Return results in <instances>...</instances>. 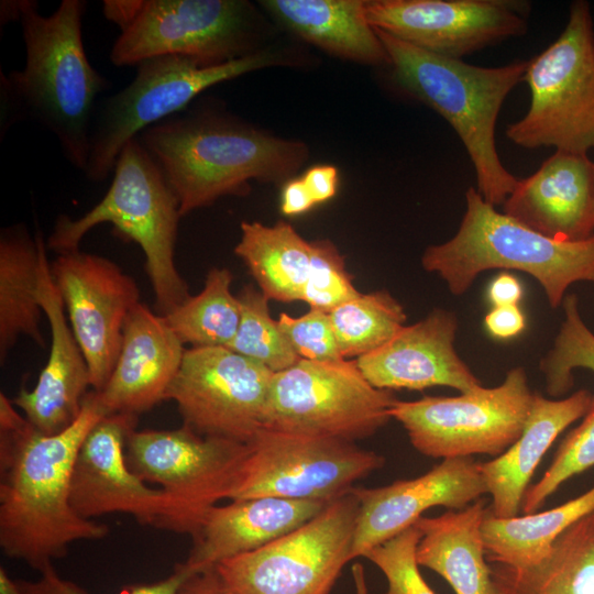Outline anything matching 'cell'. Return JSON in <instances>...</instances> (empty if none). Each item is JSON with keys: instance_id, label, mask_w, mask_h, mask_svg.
I'll return each mask as SVG.
<instances>
[{"instance_id": "6da1fadb", "label": "cell", "mask_w": 594, "mask_h": 594, "mask_svg": "<svg viewBox=\"0 0 594 594\" xmlns=\"http://www.w3.org/2000/svg\"><path fill=\"white\" fill-rule=\"evenodd\" d=\"M105 416L92 391L68 428L46 436L0 394V547L7 557L41 573L74 542L109 535L107 524L81 517L70 502L77 453Z\"/></svg>"}, {"instance_id": "7a4b0ae2", "label": "cell", "mask_w": 594, "mask_h": 594, "mask_svg": "<svg viewBox=\"0 0 594 594\" xmlns=\"http://www.w3.org/2000/svg\"><path fill=\"white\" fill-rule=\"evenodd\" d=\"M138 139L176 195L182 217L222 196L245 195L252 179L284 180L308 157L304 143L210 111L176 113Z\"/></svg>"}, {"instance_id": "3957f363", "label": "cell", "mask_w": 594, "mask_h": 594, "mask_svg": "<svg viewBox=\"0 0 594 594\" xmlns=\"http://www.w3.org/2000/svg\"><path fill=\"white\" fill-rule=\"evenodd\" d=\"M87 2L63 0L48 16L33 0H22V35L26 62L22 70L1 76L6 108L13 122L30 118L58 140L68 162L85 170L95 101L108 81L89 63L82 43Z\"/></svg>"}, {"instance_id": "277c9868", "label": "cell", "mask_w": 594, "mask_h": 594, "mask_svg": "<svg viewBox=\"0 0 594 594\" xmlns=\"http://www.w3.org/2000/svg\"><path fill=\"white\" fill-rule=\"evenodd\" d=\"M375 31L396 84L454 129L472 161L477 191L494 207L503 205L518 179L498 157L495 127L504 100L524 80L527 62L498 67L471 65Z\"/></svg>"}, {"instance_id": "5b68a950", "label": "cell", "mask_w": 594, "mask_h": 594, "mask_svg": "<svg viewBox=\"0 0 594 594\" xmlns=\"http://www.w3.org/2000/svg\"><path fill=\"white\" fill-rule=\"evenodd\" d=\"M466 208L457 233L430 245L422 267L436 273L451 294H464L488 270H515L541 285L551 308H558L566 289L594 278V234L582 241H557L498 212L477 189L465 193Z\"/></svg>"}, {"instance_id": "8992f818", "label": "cell", "mask_w": 594, "mask_h": 594, "mask_svg": "<svg viewBox=\"0 0 594 594\" xmlns=\"http://www.w3.org/2000/svg\"><path fill=\"white\" fill-rule=\"evenodd\" d=\"M180 217L178 199L163 172L134 138L119 153L103 198L78 219L59 216L47 246L58 254L78 251L90 229L111 223L119 234L141 246L156 310L165 316L190 296L174 257Z\"/></svg>"}, {"instance_id": "52a82bcc", "label": "cell", "mask_w": 594, "mask_h": 594, "mask_svg": "<svg viewBox=\"0 0 594 594\" xmlns=\"http://www.w3.org/2000/svg\"><path fill=\"white\" fill-rule=\"evenodd\" d=\"M524 80L530 106L506 130L513 143L578 154L594 148V26L586 1L570 6L562 33L527 62Z\"/></svg>"}, {"instance_id": "ba28073f", "label": "cell", "mask_w": 594, "mask_h": 594, "mask_svg": "<svg viewBox=\"0 0 594 594\" xmlns=\"http://www.w3.org/2000/svg\"><path fill=\"white\" fill-rule=\"evenodd\" d=\"M278 62L268 51L208 67L180 55L140 62L133 80L107 98L94 116L85 175L91 182L105 180L123 146L142 131L179 113L207 88Z\"/></svg>"}, {"instance_id": "9c48e42d", "label": "cell", "mask_w": 594, "mask_h": 594, "mask_svg": "<svg viewBox=\"0 0 594 594\" xmlns=\"http://www.w3.org/2000/svg\"><path fill=\"white\" fill-rule=\"evenodd\" d=\"M248 453V443L200 436L186 426L133 429L125 441L129 468L144 482L160 485L167 497L161 529L191 538L208 513L229 499Z\"/></svg>"}, {"instance_id": "30bf717a", "label": "cell", "mask_w": 594, "mask_h": 594, "mask_svg": "<svg viewBox=\"0 0 594 594\" xmlns=\"http://www.w3.org/2000/svg\"><path fill=\"white\" fill-rule=\"evenodd\" d=\"M397 398L371 385L355 360L300 359L272 376L263 427L294 435L355 442L391 418Z\"/></svg>"}, {"instance_id": "8fae6325", "label": "cell", "mask_w": 594, "mask_h": 594, "mask_svg": "<svg viewBox=\"0 0 594 594\" xmlns=\"http://www.w3.org/2000/svg\"><path fill=\"white\" fill-rule=\"evenodd\" d=\"M534 394L526 371L510 369L502 384L461 393L396 400L392 419L406 430L411 446L433 459L498 457L522 433Z\"/></svg>"}, {"instance_id": "7c38bea8", "label": "cell", "mask_w": 594, "mask_h": 594, "mask_svg": "<svg viewBox=\"0 0 594 594\" xmlns=\"http://www.w3.org/2000/svg\"><path fill=\"white\" fill-rule=\"evenodd\" d=\"M358 514L350 491L301 527L216 569L232 594H330L352 561Z\"/></svg>"}, {"instance_id": "4fadbf2b", "label": "cell", "mask_w": 594, "mask_h": 594, "mask_svg": "<svg viewBox=\"0 0 594 594\" xmlns=\"http://www.w3.org/2000/svg\"><path fill=\"white\" fill-rule=\"evenodd\" d=\"M248 446L229 501L280 497L331 502L385 463L383 455L355 442L264 427Z\"/></svg>"}, {"instance_id": "5bb4252c", "label": "cell", "mask_w": 594, "mask_h": 594, "mask_svg": "<svg viewBox=\"0 0 594 594\" xmlns=\"http://www.w3.org/2000/svg\"><path fill=\"white\" fill-rule=\"evenodd\" d=\"M254 14L242 0H144L135 21L120 33L110 61L136 66L160 55H180L216 66L252 50Z\"/></svg>"}, {"instance_id": "9a60e30c", "label": "cell", "mask_w": 594, "mask_h": 594, "mask_svg": "<svg viewBox=\"0 0 594 594\" xmlns=\"http://www.w3.org/2000/svg\"><path fill=\"white\" fill-rule=\"evenodd\" d=\"M273 372L227 348L186 349L166 400L183 426L205 437L249 443L263 427Z\"/></svg>"}, {"instance_id": "2e32d148", "label": "cell", "mask_w": 594, "mask_h": 594, "mask_svg": "<svg viewBox=\"0 0 594 594\" xmlns=\"http://www.w3.org/2000/svg\"><path fill=\"white\" fill-rule=\"evenodd\" d=\"M50 268L91 386L100 392L117 363L125 320L140 302L139 286L111 260L79 250L59 254Z\"/></svg>"}, {"instance_id": "e0dca14e", "label": "cell", "mask_w": 594, "mask_h": 594, "mask_svg": "<svg viewBox=\"0 0 594 594\" xmlns=\"http://www.w3.org/2000/svg\"><path fill=\"white\" fill-rule=\"evenodd\" d=\"M528 9L512 0L366 1L374 29L455 59L526 33Z\"/></svg>"}, {"instance_id": "ac0fdd59", "label": "cell", "mask_w": 594, "mask_h": 594, "mask_svg": "<svg viewBox=\"0 0 594 594\" xmlns=\"http://www.w3.org/2000/svg\"><path fill=\"white\" fill-rule=\"evenodd\" d=\"M136 416L111 414L101 418L84 440L73 469L70 502L84 518L128 514L142 525L161 528L168 501L129 468L125 441Z\"/></svg>"}, {"instance_id": "d6986e66", "label": "cell", "mask_w": 594, "mask_h": 594, "mask_svg": "<svg viewBox=\"0 0 594 594\" xmlns=\"http://www.w3.org/2000/svg\"><path fill=\"white\" fill-rule=\"evenodd\" d=\"M351 492L359 501L352 560L411 527L431 507L459 510L488 493L472 458L444 459L418 477Z\"/></svg>"}, {"instance_id": "ffe728a7", "label": "cell", "mask_w": 594, "mask_h": 594, "mask_svg": "<svg viewBox=\"0 0 594 594\" xmlns=\"http://www.w3.org/2000/svg\"><path fill=\"white\" fill-rule=\"evenodd\" d=\"M458 328L453 311L436 308L355 363L378 389L447 386L460 393L474 391L482 384L454 349Z\"/></svg>"}, {"instance_id": "44dd1931", "label": "cell", "mask_w": 594, "mask_h": 594, "mask_svg": "<svg viewBox=\"0 0 594 594\" xmlns=\"http://www.w3.org/2000/svg\"><path fill=\"white\" fill-rule=\"evenodd\" d=\"M504 213L557 241L594 234V162L587 154L556 151L530 176L518 179Z\"/></svg>"}, {"instance_id": "7402d4cb", "label": "cell", "mask_w": 594, "mask_h": 594, "mask_svg": "<svg viewBox=\"0 0 594 594\" xmlns=\"http://www.w3.org/2000/svg\"><path fill=\"white\" fill-rule=\"evenodd\" d=\"M185 351L164 316L139 302L125 320L110 378L102 391L96 392L105 413L139 417L166 400Z\"/></svg>"}, {"instance_id": "603a6c76", "label": "cell", "mask_w": 594, "mask_h": 594, "mask_svg": "<svg viewBox=\"0 0 594 594\" xmlns=\"http://www.w3.org/2000/svg\"><path fill=\"white\" fill-rule=\"evenodd\" d=\"M40 298L51 327L48 360L34 388L21 387L11 400L37 431L52 436L64 431L78 418L91 383L86 359L66 322L45 244L41 253Z\"/></svg>"}, {"instance_id": "cb8c5ba5", "label": "cell", "mask_w": 594, "mask_h": 594, "mask_svg": "<svg viewBox=\"0 0 594 594\" xmlns=\"http://www.w3.org/2000/svg\"><path fill=\"white\" fill-rule=\"evenodd\" d=\"M329 503L252 497L217 505L193 537V548L183 563L190 573H197L257 550L301 527Z\"/></svg>"}, {"instance_id": "d4e9b609", "label": "cell", "mask_w": 594, "mask_h": 594, "mask_svg": "<svg viewBox=\"0 0 594 594\" xmlns=\"http://www.w3.org/2000/svg\"><path fill=\"white\" fill-rule=\"evenodd\" d=\"M593 394L579 389L562 399H549L535 392L521 436L501 455L479 463L492 496L490 513L497 518L518 516L522 497L542 457L559 435L581 419Z\"/></svg>"}, {"instance_id": "484cf974", "label": "cell", "mask_w": 594, "mask_h": 594, "mask_svg": "<svg viewBox=\"0 0 594 594\" xmlns=\"http://www.w3.org/2000/svg\"><path fill=\"white\" fill-rule=\"evenodd\" d=\"M487 512L481 497L463 509L422 516L415 522L421 532L418 565L441 575L455 594H495L482 536Z\"/></svg>"}, {"instance_id": "4316f807", "label": "cell", "mask_w": 594, "mask_h": 594, "mask_svg": "<svg viewBox=\"0 0 594 594\" xmlns=\"http://www.w3.org/2000/svg\"><path fill=\"white\" fill-rule=\"evenodd\" d=\"M261 4L307 42L355 62L388 64L363 0H265Z\"/></svg>"}, {"instance_id": "83f0119b", "label": "cell", "mask_w": 594, "mask_h": 594, "mask_svg": "<svg viewBox=\"0 0 594 594\" xmlns=\"http://www.w3.org/2000/svg\"><path fill=\"white\" fill-rule=\"evenodd\" d=\"M495 594H594V512L570 526L536 563H490Z\"/></svg>"}, {"instance_id": "f1b7e54d", "label": "cell", "mask_w": 594, "mask_h": 594, "mask_svg": "<svg viewBox=\"0 0 594 594\" xmlns=\"http://www.w3.org/2000/svg\"><path fill=\"white\" fill-rule=\"evenodd\" d=\"M42 234L32 239L23 224L8 227L0 235V359L7 358L20 336L45 346L40 320Z\"/></svg>"}, {"instance_id": "f546056e", "label": "cell", "mask_w": 594, "mask_h": 594, "mask_svg": "<svg viewBox=\"0 0 594 594\" xmlns=\"http://www.w3.org/2000/svg\"><path fill=\"white\" fill-rule=\"evenodd\" d=\"M234 248L260 290L283 302L301 300L311 257V241L301 238L287 222L265 226L243 221Z\"/></svg>"}, {"instance_id": "4dcf8cb0", "label": "cell", "mask_w": 594, "mask_h": 594, "mask_svg": "<svg viewBox=\"0 0 594 594\" xmlns=\"http://www.w3.org/2000/svg\"><path fill=\"white\" fill-rule=\"evenodd\" d=\"M594 512V486L564 504L531 515L497 518L487 512L482 536L490 563L514 568L540 560L557 537Z\"/></svg>"}, {"instance_id": "1f68e13d", "label": "cell", "mask_w": 594, "mask_h": 594, "mask_svg": "<svg viewBox=\"0 0 594 594\" xmlns=\"http://www.w3.org/2000/svg\"><path fill=\"white\" fill-rule=\"evenodd\" d=\"M228 268H211L201 292L189 296L164 318L183 344L191 348H229L241 319L238 296L231 293Z\"/></svg>"}, {"instance_id": "d6a6232c", "label": "cell", "mask_w": 594, "mask_h": 594, "mask_svg": "<svg viewBox=\"0 0 594 594\" xmlns=\"http://www.w3.org/2000/svg\"><path fill=\"white\" fill-rule=\"evenodd\" d=\"M341 355L369 354L405 326L403 305L386 290L360 294L329 312Z\"/></svg>"}, {"instance_id": "836d02e7", "label": "cell", "mask_w": 594, "mask_h": 594, "mask_svg": "<svg viewBox=\"0 0 594 594\" xmlns=\"http://www.w3.org/2000/svg\"><path fill=\"white\" fill-rule=\"evenodd\" d=\"M237 296L241 305V319L228 349L261 363L273 373L295 365L300 358L280 330L278 321L272 318L270 299L252 285H245Z\"/></svg>"}, {"instance_id": "e575fe53", "label": "cell", "mask_w": 594, "mask_h": 594, "mask_svg": "<svg viewBox=\"0 0 594 594\" xmlns=\"http://www.w3.org/2000/svg\"><path fill=\"white\" fill-rule=\"evenodd\" d=\"M564 319L552 348L539 363L546 391L552 397L569 393L574 385V371L594 372V333L585 324L575 294H568L562 302Z\"/></svg>"}, {"instance_id": "d590c367", "label": "cell", "mask_w": 594, "mask_h": 594, "mask_svg": "<svg viewBox=\"0 0 594 594\" xmlns=\"http://www.w3.org/2000/svg\"><path fill=\"white\" fill-rule=\"evenodd\" d=\"M594 466V395L581 424L561 441L556 455L540 480L529 485L520 510L538 513L546 501L569 479Z\"/></svg>"}, {"instance_id": "8d00e7d4", "label": "cell", "mask_w": 594, "mask_h": 594, "mask_svg": "<svg viewBox=\"0 0 594 594\" xmlns=\"http://www.w3.org/2000/svg\"><path fill=\"white\" fill-rule=\"evenodd\" d=\"M360 294L337 246L329 240L311 241L310 268L301 300L310 308L330 312Z\"/></svg>"}, {"instance_id": "74e56055", "label": "cell", "mask_w": 594, "mask_h": 594, "mask_svg": "<svg viewBox=\"0 0 594 594\" xmlns=\"http://www.w3.org/2000/svg\"><path fill=\"white\" fill-rule=\"evenodd\" d=\"M420 538V530L413 525L364 554L385 575V594H436L422 578L416 560Z\"/></svg>"}, {"instance_id": "f35d334b", "label": "cell", "mask_w": 594, "mask_h": 594, "mask_svg": "<svg viewBox=\"0 0 594 594\" xmlns=\"http://www.w3.org/2000/svg\"><path fill=\"white\" fill-rule=\"evenodd\" d=\"M277 321L300 359L315 362L344 360L339 351L329 312L310 308L296 318L283 312Z\"/></svg>"}, {"instance_id": "ab89813d", "label": "cell", "mask_w": 594, "mask_h": 594, "mask_svg": "<svg viewBox=\"0 0 594 594\" xmlns=\"http://www.w3.org/2000/svg\"><path fill=\"white\" fill-rule=\"evenodd\" d=\"M190 574L193 573L184 563H178L166 579L152 584L128 587L120 594H177L179 586ZM15 581L23 594H87L76 583L62 578L53 565L42 571L35 581Z\"/></svg>"}, {"instance_id": "60d3db41", "label": "cell", "mask_w": 594, "mask_h": 594, "mask_svg": "<svg viewBox=\"0 0 594 594\" xmlns=\"http://www.w3.org/2000/svg\"><path fill=\"white\" fill-rule=\"evenodd\" d=\"M484 326L493 338L507 340L525 330L526 318L518 305L493 307L484 318Z\"/></svg>"}, {"instance_id": "b9f144b4", "label": "cell", "mask_w": 594, "mask_h": 594, "mask_svg": "<svg viewBox=\"0 0 594 594\" xmlns=\"http://www.w3.org/2000/svg\"><path fill=\"white\" fill-rule=\"evenodd\" d=\"M316 205L331 199L339 183L338 169L332 165H316L306 170L301 177Z\"/></svg>"}, {"instance_id": "7bdbcfd3", "label": "cell", "mask_w": 594, "mask_h": 594, "mask_svg": "<svg viewBox=\"0 0 594 594\" xmlns=\"http://www.w3.org/2000/svg\"><path fill=\"white\" fill-rule=\"evenodd\" d=\"M316 202L302 178H293L285 183L280 194V211L288 217L309 211Z\"/></svg>"}, {"instance_id": "ee69618b", "label": "cell", "mask_w": 594, "mask_h": 594, "mask_svg": "<svg viewBox=\"0 0 594 594\" xmlns=\"http://www.w3.org/2000/svg\"><path fill=\"white\" fill-rule=\"evenodd\" d=\"M177 594H232L216 566L190 574Z\"/></svg>"}, {"instance_id": "f6af8a7d", "label": "cell", "mask_w": 594, "mask_h": 594, "mask_svg": "<svg viewBox=\"0 0 594 594\" xmlns=\"http://www.w3.org/2000/svg\"><path fill=\"white\" fill-rule=\"evenodd\" d=\"M522 297L519 279L509 273L498 274L490 284L487 298L493 307L517 306Z\"/></svg>"}, {"instance_id": "bcb514c9", "label": "cell", "mask_w": 594, "mask_h": 594, "mask_svg": "<svg viewBox=\"0 0 594 594\" xmlns=\"http://www.w3.org/2000/svg\"><path fill=\"white\" fill-rule=\"evenodd\" d=\"M143 3L144 0H105L102 10L106 19L117 24L122 32L135 21Z\"/></svg>"}, {"instance_id": "7dc6e473", "label": "cell", "mask_w": 594, "mask_h": 594, "mask_svg": "<svg viewBox=\"0 0 594 594\" xmlns=\"http://www.w3.org/2000/svg\"><path fill=\"white\" fill-rule=\"evenodd\" d=\"M21 2L22 0H4L0 4V22L1 25H6L12 21H19L21 18Z\"/></svg>"}, {"instance_id": "c3c4849f", "label": "cell", "mask_w": 594, "mask_h": 594, "mask_svg": "<svg viewBox=\"0 0 594 594\" xmlns=\"http://www.w3.org/2000/svg\"><path fill=\"white\" fill-rule=\"evenodd\" d=\"M351 572L355 587V594H369L363 565L359 562H355L351 568Z\"/></svg>"}, {"instance_id": "681fc988", "label": "cell", "mask_w": 594, "mask_h": 594, "mask_svg": "<svg viewBox=\"0 0 594 594\" xmlns=\"http://www.w3.org/2000/svg\"><path fill=\"white\" fill-rule=\"evenodd\" d=\"M0 594H23L16 581L12 580L2 566L0 568Z\"/></svg>"}, {"instance_id": "f907efd6", "label": "cell", "mask_w": 594, "mask_h": 594, "mask_svg": "<svg viewBox=\"0 0 594 594\" xmlns=\"http://www.w3.org/2000/svg\"><path fill=\"white\" fill-rule=\"evenodd\" d=\"M592 282L594 283V278H593V280H592Z\"/></svg>"}]
</instances>
